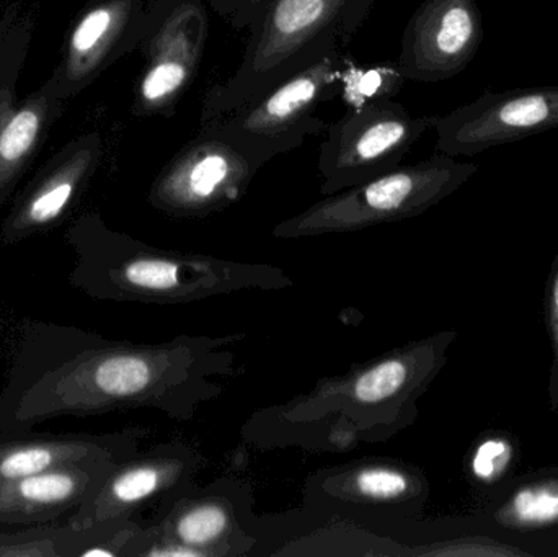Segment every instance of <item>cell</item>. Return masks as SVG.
<instances>
[{"label":"cell","instance_id":"cell-3","mask_svg":"<svg viewBox=\"0 0 558 557\" xmlns=\"http://www.w3.org/2000/svg\"><path fill=\"white\" fill-rule=\"evenodd\" d=\"M454 339V332L436 334L322 379L307 395L277 409L279 425H325L338 417L331 425L335 431L344 421L338 447L386 440L415 421L416 401L446 365Z\"/></svg>","mask_w":558,"mask_h":557},{"label":"cell","instance_id":"cell-21","mask_svg":"<svg viewBox=\"0 0 558 557\" xmlns=\"http://www.w3.org/2000/svg\"><path fill=\"white\" fill-rule=\"evenodd\" d=\"M498 522L514 529H543L558 523V480L534 481L511 496Z\"/></svg>","mask_w":558,"mask_h":557},{"label":"cell","instance_id":"cell-9","mask_svg":"<svg viewBox=\"0 0 558 557\" xmlns=\"http://www.w3.org/2000/svg\"><path fill=\"white\" fill-rule=\"evenodd\" d=\"M206 5L205 0H153L141 43L146 65L134 92L136 117H172L198 77L209 32Z\"/></svg>","mask_w":558,"mask_h":557},{"label":"cell","instance_id":"cell-11","mask_svg":"<svg viewBox=\"0 0 558 557\" xmlns=\"http://www.w3.org/2000/svg\"><path fill=\"white\" fill-rule=\"evenodd\" d=\"M202 464V455L182 444L160 445L149 453L126 458L111 470L100 489L78 507L69 526L87 530L130 520L136 510L160 497L180 499L192 489Z\"/></svg>","mask_w":558,"mask_h":557},{"label":"cell","instance_id":"cell-7","mask_svg":"<svg viewBox=\"0 0 558 557\" xmlns=\"http://www.w3.org/2000/svg\"><path fill=\"white\" fill-rule=\"evenodd\" d=\"M429 130L433 117H415L393 100L347 110L328 126L327 140L318 150L322 195H333L399 169Z\"/></svg>","mask_w":558,"mask_h":557},{"label":"cell","instance_id":"cell-13","mask_svg":"<svg viewBox=\"0 0 558 557\" xmlns=\"http://www.w3.org/2000/svg\"><path fill=\"white\" fill-rule=\"evenodd\" d=\"M150 7L153 0L95 2L72 32L58 87L68 85L64 94L77 92L114 59L141 46L149 29Z\"/></svg>","mask_w":558,"mask_h":557},{"label":"cell","instance_id":"cell-2","mask_svg":"<svg viewBox=\"0 0 558 557\" xmlns=\"http://www.w3.org/2000/svg\"><path fill=\"white\" fill-rule=\"evenodd\" d=\"M74 283L94 298L147 304H189L239 291H277L292 280L278 267L166 251L100 229L78 245Z\"/></svg>","mask_w":558,"mask_h":557},{"label":"cell","instance_id":"cell-25","mask_svg":"<svg viewBox=\"0 0 558 557\" xmlns=\"http://www.w3.org/2000/svg\"><path fill=\"white\" fill-rule=\"evenodd\" d=\"M222 19L229 20L235 28H248L271 0H205Z\"/></svg>","mask_w":558,"mask_h":557},{"label":"cell","instance_id":"cell-24","mask_svg":"<svg viewBox=\"0 0 558 557\" xmlns=\"http://www.w3.org/2000/svg\"><path fill=\"white\" fill-rule=\"evenodd\" d=\"M546 316L550 347H553V366H550L549 383H547V396H549L550 409L558 417V255L547 281Z\"/></svg>","mask_w":558,"mask_h":557},{"label":"cell","instance_id":"cell-18","mask_svg":"<svg viewBox=\"0 0 558 557\" xmlns=\"http://www.w3.org/2000/svg\"><path fill=\"white\" fill-rule=\"evenodd\" d=\"M140 437V432L131 431L105 437L65 435L0 445V481L19 480L58 468L123 461L131 457Z\"/></svg>","mask_w":558,"mask_h":557},{"label":"cell","instance_id":"cell-14","mask_svg":"<svg viewBox=\"0 0 558 557\" xmlns=\"http://www.w3.org/2000/svg\"><path fill=\"white\" fill-rule=\"evenodd\" d=\"M98 136H87L59 154L22 193L2 226V241L16 244L54 228L97 169Z\"/></svg>","mask_w":558,"mask_h":557},{"label":"cell","instance_id":"cell-23","mask_svg":"<svg viewBox=\"0 0 558 557\" xmlns=\"http://www.w3.org/2000/svg\"><path fill=\"white\" fill-rule=\"evenodd\" d=\"M513 445L508 438H485L475 448L471 460V473L482 484H494L507 474L513 461Z\"/></svg>","mask_w":558,"mask_h":557},{"label":"cell","instance_id":"cell-16","mask_svg":"<svg viewBox=\"0 0 558 557\" xmlns=\"http://www.w3.org/2000/svg\"><path fill=\"white\" fill-rule=\"evenodd\" d=\"M153 530L195 549L202 557L247 555L257 543L242 529L238 507L228 494H185Z\"/></svg>","mask_w":558,"mask_h":557},{"label":"cell","instance_id":"cell-20","mask_svg":"<svg viewBox=\"0 0 558 557\" xmlns=\"http://www.w3.org/2000/svg\"><path fill=\"white\" fill-rule=\"evenodd\" d=\"M405 82V75L400 71L397 61L361 64L351 59L341 75L338 97L343 100L348 110H360L377 101L393 100Z\"/></svg>","mask_w":558,"mask_h":557},{"label":"cell","instance_id":"cell-6","mask_svg":"<svg viewBox=\"0 0 558 557\" xmlns=\"http://www.w3.org/2000/svg\"><path fill=\"white\" fill-rule=\"evenodd\" d=\"M351 59L341 49L331 52L203 128L234 144L258 166H267L301 147L308 136L327 133L330 124L317 117V110L340 94L341 75Z\"/></svg>","mask_w":558,"mask_h":557},{"label":"cell","instance_id":"cell-22","mask_svg":"<svg viewBox=\"0 0 558 557\" xmlns=\"http://www.w3.org/2000/svg\"><path fill=\"white\" fill-rule=\"evenodd\" d=\"M74 529H36L22 533H0V557L72 556Z\"/></svg>","mask_w":558,"mask_h":557},{"label":"cell","instance_id":"cell-15","mask_svg":"<svg viewBox=\"0 0 558 557\" xmlns=\"http://www.w3.org/2000/svg\"><path fill=\"white\" fill-rule=\"evenodd\" d=\"M120 461L58 468L0 481V523L23 525L56 520L94 496Z\"/></svg>","mask_w":558,"mask_h":557},{"label":"cell","instance_id":"cell-4","mask_svg":"<svg viewBox=\"0 0 558 557\" xmlns=\"http://www.w3.org/2000/svg\"><path fill=\"white\" fill-rule=\"evenodd\" d=\"M376 0H271L248 26L247 46L231 77L203 98L202 128L292 75L344 51Z\"/></svg>","mask_w":558,"mask_h":557},{"label":"cell","instance_id":"cell-10","mask_svg":"<svg viewBox=\"0 0 558 557\" xmlns=\"http://www.w3.org/2000/svg\"><path fill=\"white\" fill-rule=\"evenodd\" d=\"M558 128V85L484 92L445 117H433L436 153L474 157Z\"/></svg>","mask_w":558,"mask_h":557},{"label":"cell","instance_id":"cell-12","mask_svg":"<svg viewBox=\"0 0 558 557\" xmlns=\"http://www.w3.org/2000/svg\"><path fill=\"white\" fill-rule=\"evenodd\" d=\"M482 43L477 0H425L403 29L397 64L407 81H449L474 61Z\"/></svg>","mask_w":558,"mask_h":557},{"label":"cell","instance_id":"cell-1","mask_svg":"<svg viewBox=\"0 0 558 557\" xmlns=\"http://www.w3.org/2000/svg\"><path fill=\"white\" fill-rule=\"evenodd\" d=\"M241 336H180L156 346L87 350L46 373L26 389L15 409L33 424L61 415H97L150 408L189 421L203 402L225 391L218 378L234 370L229 347Z\"/></svg>","mask_w":558,"mask_h":557},{"label":"cell","instance_id":"cell-5","mask_svg":"<svg viewBox=\"0 0 558 557\" xmlns=\"http://www.w3.org/2000/svg\"><path fill=\"white\" fill-rule=\"evenodd\" d=\"M477 170V164L436 153L429 159L328 195L279 222L271 234L278 239L315 238L416 218L461 189Z\"/></svg>","mask_w":558,"mask_h":557},{"label":"cell","instance_id":"cell-8","mask_svg":"<svg viewBox=\"0 0 558 557\" xmlns=\"http://www.w3.org/2000/svg\"><path fill=\"white\" fill-rule=\"evenodd\" d=\"M260 169L234 144L202 128L160 170L149 203L170 218H208L241 202Z\"/></svg>","mask_w":558,"mask_h":557},{"label":"cell","instance_id":"cell-17","mask_svg":"<svg viewBox=\"0 0 558 557\" xmlns=\"http://www.w3.org/2000/svg\"><path fill=\"white\" fill-rule=\"evenodd\" d=\"M15 77L16 72L3 74L0 62V208L38 150L61 97L58 82L52 78L41 92L19 101Z\"/></svg>","mask_w":558,"mask_h":557},{"label":"cell","instance_id":"cell-19","mask_svg":"<svg viewBox=\"0 0 558 557\" xmlns=\"http://www.w3.org/2000/svg\"><path fill=\"white\" fill-rule=\"evenodd\" d=\"M320 491L331 499L357 506H405L423 502L426 483L407 464L373 460L335 471L322 481Z\"/></svg>","mask_w":558,"mask_h":557}]
</instances>
